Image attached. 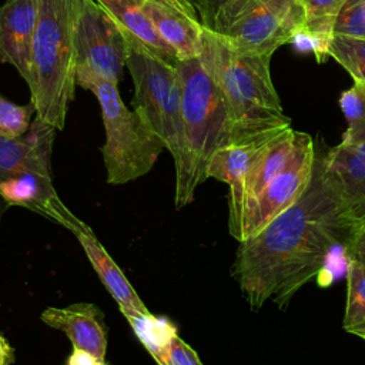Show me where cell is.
Segmentation results:
<instances>
[{"mask_svg": "<svg viewBox=\"0 0 365 365\" xmlns=\"http://www.w3.org/2000/svg\"><path fill=\"white\" fill-rule=\"evenodd\" d=\"M352 228L315 147L312 178L305 192L258 234L240 241L232 277L252 309L269 299L287 308L297 291L321 272L329 254L336 247L344 250Z\"/></svg>", "mask_w": 365, "mask_h": 365, "instance_id": "cell-1", "label": "cell"}, {"mask_svg": "<svg viewBox=\"0 0 365 365\" xmlns=\"http://www.w3.org/2000/svg\"><path fill=\"white\" fill-rule=\"evenodd\" d=\"M202 66L221 90L237 128V141L272 135L291 125L271 77V57L241 51L204 29Z\"/></svg>", "mask_w": 365, "mask_h": 365, "instance_id": "cell-2", "label": "cell"}, {"mask_svg": "<svg viewBox=\"0 0 365 365\" xmlns=\"http://www.w3.org/2000/svg\"><path fill=\"white\" fill-rule=\"evenodd\" d=\"M182 104V138L174 160L177 210L192 202L195 190L208 178L212 154L222 145L237 141V128L227 101L198 57L180 60Z\"/></svg>", "mask_w": 365, "mask_h": 365, "instance_id": "cell-3", "label": "cell"}, {"mask_svg": "<svg viewBox=\"0 0 365 365\" xmlns=\"http://www.w3.org/2000/svg\"><path fill=\"white\" fill-rule=\"evenodd\" d=\"M84 0H38L30 101L36 117L61 131L76 98V31Z\"/></svg>", "mask_w": 365, "mask_h": 365, "instance_id": "cell-4", "label": "cell"}, {"mask_svg": "<svg viewBox=\"0 0 365 365\" xmlns=\"http://www.w3.org/2000/svg\"><path fill=\"white\" fill-rule=\"evenodd\" d=\"M81 88L91 91L100 104L106 133L100 151L107 182L121 185L145 175L165 150L161 138L135 110L124 104L118 86L94 78Z\"/></svg>", "mask_w": 365, "mask_h": 365, "instance_id": "cell-5", "label": "cell"}, {"mask_svg": "<svg viewBox=\"0 0 365 365\" xmlns=\"http://www.w3.org/2000/svg\"><path fill=\"white\" fill-rule=\"evenodd\" d=\"M123 33L127 43L125 64L134 84L133 107L175 160L182 138V88L178 63L151 51L124 30Z\"/></svg>", "mask_w": 365, "mask_h": 365, "instance_id": "cell-6", "label": "cell"}, {"mask_svg": "<svg viewBox=\"0 0 365 365\" xmlns=\"http://www.w3.org/2000/svg\"><path fill=\"white\" fill-rule=\"evenodd\" d=\"M127 43L120 26L96 3L84 0L76 31V83L98 78L118 86L127 67Z\"/></svg>", "mask_w": 365, "mask_h": 365, "instance_id": "cell-7", "label": "cell"}, {"mask_svg": "<svg viewBox=\"0 0 365 365\" xmlns=\"http://www.w3.org/2000/svg\"><path fill=\"white\" fill-rule=\"evenodd\" d=\"M314 163L315 144L309 134L299 131L289 161L284 170L247 204L232 237L240 242L258 234L274 218L294 205L311 182Z\"/></svg>", "mask_w": 365, "mask_h": 365, "instance_id": "cell-8", "label": "cell"}, {"mask_svg": "<svg viewBox=\"0 0 365 365\" xmlns=\"http://www.w3.org/2000/svg\"><path fill=\"white\" fill-rule=\"evenodd\" d=\"M212 31L241 51L269 57L294 36L262 0H232Z\"/></svg>", "mask_w": 365, "mask_h": 365, "instance_id": "cell-9", "label": "cell"}, {"mask_svg": "<svg viewBox=\"0 0 365 365\" xmlns=\"http://www.w3.org/2000/svg\"><path fill=\"white\" fill-rule=\"evenodd\" d=\"M48 220L63 225L74 234L100 281L114 298L120 311L128 321L151 315L143 299L135 292L134 287L128 282L124 272L97 240L91 228L77 215H74L61 200H58L53 207Z\"/></svg>", "mask_w": 365, "mask_h": 365, "instance_id": "cell-10", "label": "cell"}, {"mask_svg": "<svg viewBox=\"0 0 365 365\" xmlns=\"http://www.w3.org/2000/svg\"><path fill=\"white\" fill-rule=\"evenodd\" d=\"M324 168L331 177L345 211L356 227L365 222V133L342 138V141L321 151ZM354 230V228H352Z\"/></svg>", "mask_w": 365, "mask_h": 365, "instance_id": "cell-11", "label": "cell"}, {"mask_svg": "<svg viewBox=\"0 0 365 365\" xmlns=\"http://www.w3.org/2000/svg\"><path fill=\"white\" fill-rule=\"evenodd\" d=\"M38 0H7L0 7V64L13 66L29 88L33 84V40Z\"/></svg>", "mask_w": 365, "mask_h": 365, "instance_id": "cell-12", "label": "cell"}, {"mask_svg": "<svg viewBox=\"0 0 365 365\" xmlns=\"http://www.w3.org/2000/svg\"><path fill=\"white\" fill-rule=\"evenodd\" d=\"M298 134L299 131L291 128V125L278 131L265 143L255 157L244 178L240 194L232 201H228V230L231 235L235 232L247 204L255 198L289 161L297 145Z\"/></svg>", "mask_w": 365, "mask_h": 365, "instance_id": "cell-13", "label": "cell"}, {"mask_svg": "<svg viewBox=\"0 0 365 365\" xmlns=\"http://www.w3.org/2000/svg\"><path fill=\"white\" fill-rule=\"evenodd\" d=\"M145 10L164 41L180 60L201 54L204 26L187 0H145Z\"/></svg>", "mask_w": 365, "mask_h": 365, "instance_id": "cell-14", "label": "cell"}, {"mask_svg": "<svg viewBox=\"0 0 365 365\" xmlns=\"http://www.w3.org/2000/svg\"><path fill=\"white\" fill-rule=\"evenodd\" d=\"M40 319L50 328L67 335L73 348L106 361L107 327L103 311L91 302H76L64 308L48 307Z\"/></svg>", "mask_w": 365, "mask_h": 365, "instance_id": "cell-15", "label": "cell"}, {"mask_svg": "<svg viewBox=\"0 0 365 365\" xmlns=\"http://www.w3.org/2000/svg\"><path fill=\"white\" fill-rule=\"evenodd\" d=\"M56 128L38 117L26 134L7 137L0 133V182L23 170L50 167ZM4 205L0 202V221Z\"/></svg>", "mask_w": 365, "mask_h": 365, "instance_id": "cell-16", "label": "cell"}, {"mask_svg": "<svg viewBox=\"0 0 365 365\" xmlns=\"http://www.w3.org/2000/svg\"><path fill=\"white\" fill-rule=\"evenodd\" d=\"M58 200L50 167L27 168L0 182V202L4 207H24L48 218Z\"/></svg>", "mask_w": 365, "mask_h": 365, "instance_id": "cell-17", "label": "cell"}, {"mask_svg": "<svg viewBox=\"0 0 365 365\" xmlns=\"http://www.w3.org/2000/svg\"><path fill=\"white\" fill-rule=\"evenodd\" d=\"M96 3L121 30L140 40L151 51L173 63L180 61L175 51L164 41L150 20L145 10V0H96Z\"/></svg>", "mask_w": 365, "mask_h": 365, "instance_id": "cell-18", "label": "cell"}, {"mask_svg": "<svg viewBox=\"0 0 365 365\" xmlns=\"http://www.w3.org/2000/svg\"><path fill=\"white\" fill-rule=\"evenodd\" d=\"M277 134V133H275ZM272 134V135H275ZM264 137L250 141H238V143H230L227 145L220 147L211 157L207 175L208 178H215L218 181H222L230 188L228 201H232L242 187L244 178L254 163L255 157L261 151V148L265 145V143L272 137Z\"/></svg>", "mask_w": 365, "mask_h": 365, "instance_id": "cell-19", "label": "cell"}, {"mask_svg": "<svg viewBox=\"0 0 365 365\" xmlns=\"http://www.w3.org/2000/svg\"><path fill=\"white\" fill-rule=\"evenodd\" d=\"M141 342L157 365H202L197 352L178 336L171 324L151 332Z\"/></svg>", "mask_w": 365, "mask_h": 365, "instance_id": "cell-20", "label": "cell"}, {"mask_svg": "<svg viewBox=\"0 0 365 365\" xmlns=\"http://www.w3.org/2000/svg\"><path fill=\"white\" fill-rule=\"evenodd\" d=\"M342 328L356 336H365V265L348 261L346 307Z\"/></svg>", "mask_w": 365, "mask_h": 365, "instance_id": "cell-21", "label": "cell"}, {"mask_svg": "<svg viewBox=\"0 0 365 365\" xmlns=\"http://www.w3.org/2000/svg\"><path fill=\"white\" fill-rule=\"evenodd\" d=\"M329 57L345 68L354 81L365 83V38L334 34Z\"/></svg>", "mask_w": 365, "mask_h": 365, "instance_id": "cell-22", "label": "cell"}, {"mask_svg": "<svg viewBox=\"0 0 365 365\" xmlns=\"http://www.w3.org/2000/svg\"><path fill=\"white\" fill-rule=\"evenodd\" d=\"M338 103L348 124L342 138L365 133V83L354 81L352 87L341 93Z\"/></svg>", "mask_w": 365, "mask_h": 365, "instance_id": "cell-23", "label": "cell"}, {"mask_svg": "<svg viewBox=\"0 0 365 365\" xmlns=\"http://www.w3.org/2000/svg\"><path fill=\"white\" fill-rule=\"evenodd\" d=\"M305 13V29L334 36V24L336 14L345 0H299Z\"/></svg>", "mask_w": 365, "mask_h": 365, "instance_id": "cell-24", "label": "cell"}, {"mask_svg": "<svg viewBox=\"0 0 365 365\" xmlns=\"http://www.w3.org/2000/svg\"><path fill=\"white\" fill-rule=\"evenodd\" d=\"M36 107L30 101L26 106H17L0 96V133L7 137H20L26 134L31 124Z\"/></svg>", "mask_w": 365, "mask_h": 365, "instance_id": "cell-25", "label": "cell"}, {"mask_svg": "<svg viewBox=\"0 0 365 365\" xmlns=\"http://www.w3.org/2000/svg\"><path fill=\"white\" fill-rule=\"evenodd\" d=\"M334 34L365 38V0H345L336 14Z\"/></svg>", "mask_w": 365, "mask_h": 365, "instance_id": "cell-26", "label": "cell"}, {"mask_svg": "<svg viewBox=\"0 0 365 365\" xmlns=\"http://www.w3.org/2000/svg\"><path fill=\"white\" fill-rule=\"evenodd\" d=\"M334 36H327L309 29L298 30L292 38L291 44L299 53H312L318 63H324L329 57L331 40Z\"/></svg>", "mask_w": 365, "mask_h": 365, "instance_id": "cell-27", "label": "cell"}, {"mask_svg": "<svg viewBox=\"0 0 365 365\" xmlns=\"http://www.w3.org/2000/svg\"><path fill=\"white\" fill-rule=\"evenodd\" d=\"M187 1L191 3L197 10L202 26L205 29L214 30L220 14L232 0H187Z\"/></svg>", "mask_w": 365, "mask_h": 365, "instance_id": "cell-28", "label": "cell"}, {"mask_svg": "<svg viewBox=\"0 0 365 365\" xmlns=\"http://www.w3.org/2000/svg\"><path fill=\"white\" fill-rule=\"evenodd\" d=\"M344 255L346 261H358L365 265V222L354 227L344 247Z\"/></svg>", "mask_w": 365, "mask_h": 365, "instance_id": "cell-29", "label": "cell"}, {"mask_svg": "<svg viewBox=\"0 0 365 365\" xmlns=\"http://www.w3.org/2000/svg\"><path fill=\"white\" fill-rule=\"evenodd\" d=\"M66 365H107V364L106 361H100L84 351L73 348V352L68 356Z\"/></svg>", "mask_w": 365, "mask_h": 365, "instance_id": "cell-30", "label": "cell"}, {"mask_svg": "<svg viewBox=\"0 0 365 365\" xmlns=\"http://www.w3.org/2000/svg\"><path fill=\"white\" fill-rule=\"evenodd\" d=\"M14 349L7 338L0 332V365H11L14 362Z\"/></svg>", "mask_w": 365, "mask_h": 365, "instance_id": "cell-31", "label": "cell"}, {"mask_svg": "<svg viewBox=\"0 0 365 365\" xmlns=\"http://www.w3.org/2000/svg\"><path fill=\"white\" fill-rule=\"evenodd\" d=\"M362 339H365V336H364V338H362Z\"/></svg>", "mask_w": 365, "mask_h": 365, "instance_id": "cell-32", "label": "cell"}]
</instances>
